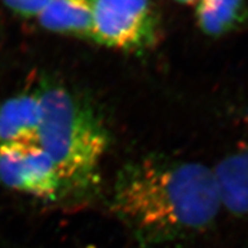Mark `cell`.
Wrapping results in <instances>:
<instances>
[{
  "instance_id": "cell-1",
  "label": "cell",
  "mask_w": 248,
  "mask_h": 248,
  "mask_svg": "<svg viewBox=\"0 0 248 248\" xmlns=\"http://www.w3.org/2000/svg\"><path fill=\"white\" fill-rule=\"evenodd\" d=\"M110 209L146 243L200 233L222 209L213 169L193 161L145 156L120 169Z\"/></svg>"
},
{
  "instance_id": "cell-2",
  "label": "cell",
  "mask_w": 248,
  "mask_h": 248,
  "mask_svg": "<svg viewBox=\"0 0 248 248\" xmlns=\"http://www.w3.org/2000/svg\"><path fill=\"white\" fill-rule=\"evenodd\" d=\"M38 144L57 167L63 193H86L100 181V164L109 135L97 111L68 86L44 82Z\"/></svg>"
},
{
  "instance_id": "cell-3",
  "label": "cell",
  "mask_w": 248,
  "mask_h": 248,
  "mask_svg": "<svg viewBox=\"0 0 248 248\" xmlns=\"http://www.w3.org/2000/svg\"><path fill=\"white\" fill-rule=\"evenodd\" d=\"M160 17L152 0H93L92 42L136 52L156 44Z\"/></svg>"
},
{
  "instance_id": "cell-4",
  "label": "cell",
  "mask_w": 248,
  "mask_h": 248,
  "mask_svg": "<svg viewBox=\"0 0 248 248\" xmlns=\"http://www.w3.org/2000/svg\"><path fill=\"white\" fill-rule=\"evenodd\" d=\"M0 182L40 199L54 200L63 193L57 167L38 142L0 145Z\"/></svg>"
},
{
  "instance_id": "cell-5",
  "label": "cell",
  "mask_w": 248,
  "mask_h": 248,
  "mask_svg": "<svg viewBox=\"0 0 248 248\" xmlns=\"http://www.w3.org/2000/svg\"><path fill=\"white\" fill-rule=\"evenodd\" d=\"M40 115L38 91L6 100L0 106V145L38 142Z\"/></svg>"
},
{
  "instance_id": "cell-6",
  "label": "cell",
  "mask_w": 248,
  "mask_h": 248,
  "mask_svg": "<svg viewBox=\"0 0 248 248\" xmlns=\"http://www.w3.org/2000/svg\"><path fill=\"white\" fill-rule=\"evenodd\" d=\"M222 208L248 216V146L222 159L213 169Z\"/></svg>"
},
{
  "instance_id": "cell-7",
  "label": "cell",
  "mask_w": 248,
  "mask_h": 248,
  "mask_svg": "<svg viewBox=\"0 0 248 248\" xmlns=\"http://www.w3.org/2000/svg\"><path fill=\"white\" fill-rule=\"evenodd\" d=\"M37 18L51 32L92 40L93 0H52Z\"/></svg>"
},
{
  "instance_id": "cell-8",
  "label": "cell",
  "mask_w": 248,
  "mask_h": 248,
  "mask_svg": "<svg viewBox=\"0 0 248 248\" xmlns=\"http://www.w3.org/2000/svg\"><path fill=\"white\" fill-rule=\"evenodd\" d=\"M195 20L204 35H228L248 23V0H198Z\"/></svg>"
},
{
  "instance_id": "cell-9",
  "label": "cell",
  "mask_w": 248,
  "mask_h": 248,
  "mask_svg": "<svg viewBox=\"0 0 248 248\" xmlns=\"http://www.w3.org/2000/svg\"><path fill=\"white\" fill-rule=\"evenodd\" d=\"M52 0H4L5 5L22 17L38 16Z\"/></svg>"
},
{
  "instance_id": "cell-10",
  "label": "cell",
  "mask_w": 248,
  "mask_h": 248,
  "mask_svg": "<svg viewBox=\"0 0 248 248\" xmlns=\"http://www.w3.org/2000/svg\"><path fill=\"white\" fill-rule=\"evenodd\" d=\"M173 1H177L179 4H184V5H195V2L198 1V0H173Z\"/></svg>"
}]
</instances>
